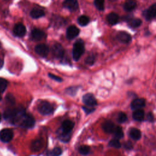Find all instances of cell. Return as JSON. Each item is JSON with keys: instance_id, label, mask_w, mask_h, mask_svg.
<instances>
[{"instance_id": "6da1fadb", "label": "cell", "mask_w": 156, "mask_h": 156, "mask_svg": "<svg viewBox=\"0 0 156 156\" xmlns=\"http://www.w3.org/2000/svg\"><path fill=\"white\" fill-rule=\"evenodd\" d=\"M74 124L71 120H65L62 124L61 127L57 130V134L58 139L64 142L67 143L71 138V132L74 127Z\"/></svg>"}, {"instance_id": "7a4b0ae2", "label": "cell", "mask_w": 156, "mask_h": 156, "mask_svg": "<svg viewBox=\"0 0 156 156\" xmlns=\"http://www.w3.org/2000/svg\"><path fill=\"white\" fill-rule=\"evenodd\" d=\"M35 124V119L34 117L27 113L23 114L20 119L18 121L16 125H18L21 127L29 129L32 127Z\"/></svg>"}, {"instance_id": "3957f363", "label": "cell", "mask_w": 156, "mask_h": 156, "mask_svg": "<svg viewBox=\"0 0 156 156\" xmlns=\"http://www.w3.org/2000/svg\"><path fill=\"white\" fill-rule=\"evenodd\" d=\"M85 51L84 43L81 40L79 39L77 40L73 45V57L76 61L78 60L80 57L82 55Z\"/></svg>"}, {"instance_id": "277c9868", "label": "cell", "mask_w": 156, "mask_h": 156, "mask_svg": "<svg viewBox=\"0 0 156 156\" xmlns=\"http://www.w3.org/2000/svg\"><path fill=\"white\" fill-rule=\"evenodd\" d=\"M39 113L43 115H48L52 113L53 112V108L52 105L48 102H40L37 107Z\"/></svg>"}, {"instance_id": "5b68a950", "label": "cell", "mask_w": 156, "mask_h": 156, "mask_svg": "<svg viewBox=\"0 0 156 156\" xmlns=\"http://www.w3.org/2000/svg\"><path fill=\"white\" fill-rule=\"evenodd\" d=\"M13 137V132L12 129L5 128L0 131V140L4 143L10 141Z\"/></svg>"}, {"instance_id": "8992f818", "label": "cell", "mask_w": 156, "mask_h": 156, "mask_svg": "<svg viewBox=\"0 0 156 156\" xmlns=\"http://www.w3.org/2000/svg\"><path fill=\"white\" fill-rule=\"evenodd\" d=\"M143 15L146 20H151L156 16V3L152 4L143 12Z\"/></svg>"}, {"instance_id": "52a82bcc", "label": "cell", "mask_w": 156, "mask_h": 156, "mask_svg": "<svg viewBox=\"0 0 156 156\" xmlns=\"http://www.w3.org/2000/svg\"><path fill=\"white\" fill-rule=\"evenodd\" d=\"M82 101L88 107H93L97 105V101L96 98H94V95L91 93H87L83 95Z\"/></svg>"}, {"instance_id": "ba28073f", "label": "cell", "mask_w": 156, "mask_h": 156, "mask_svg": "<svg viewBox=\"0 0 156 156\" xmlns=\"http://www.w3.org/2000/svg\"><path fill=\"white\" fill-rule=\"evenodd\" d=\"M51 51L53 55L57 58H62L64 55V49L58 43L53 44L51 48Z\"/></svg>"}, {"instance_id": "9c48e42d", "label": "cell", "mask_w": 156, "mask_h": 156, "mask_svg": "<svg viewBox=\"0 0 156 156\" xmlns=\"http://www.w3.org/2000/svg\"><path fill=\"white\" fill-rule=\"evenodd\" d=\"M35 51L40 56L45 57L48 55L49 49L47 45L44 44H40L37 45L35 47Z\"/></svg>"}, {"instance_id": "30bf717a", "label": "cell", "mask_w": 156, "mask_h": 156, "mask_svg": "<svg viewBox=\"0 0 156 156\" xmlns=\"http://www.w3.org/2000/svg\"><path fill=\"white\" fill-rule=\"evenodd\" d=\"M13 32L15 36L18 37H22L26 34V29L25 26L23 24L18 23L13 27Z\"/></svg>"}, {"instance_id": "8fae6325", "label": "cell", "mask_w": 156, "mask_h": 156, "mask_svg": "<svg viewBox=\"0 0 156 156\" xmlns=\"http://www.w3.org/2000/svg\"><path fill=\"white\" fill-rule=\"evenodd\" d=\"M79 29L74 26H71L67 28L66 35L68 39L72 40L76 38L79 35Z\"/></svg>"}, {"instance_id": "7c38bea8", "label": "cell", "mask_w": 156, "mask_h": 156, "mask_svg": "<svg viewBox=\"0 0 156 156\" xmlns=\"http://www.w3.org/2000/svg\"><path fill=\"white\" fill-rule=\"evenodd\" d=\"M116 38H117V40L119 41L121 43H126V44L129 43L132 40L131 35L127 32L124 31L119 32L117 34Z\"/></svg>"}, {"instance_id": "4fadbf2b", "label": "cell", "mask_w": 156, "mask_h": 156, "mask_svg": "<svg viewBox=\"0 0 156 156\" xmlns=\"http://www.w3.org/2000/svg\"><path fill=\"white\" fill-rule=\"evenodd\" d=\"M146 105L145 100L143 98H136L133 100L130 104V107L133 110H140L143 108Z\"/></svg>"}, {"instance_id": "5bb4252c", "label": "cell", "mask_w": 156, "mask_h": 156, "mask_svg": "<svg viewBox=\"0 0 156 156\" xmlns=\"http://www.w3.org/2000/svg\"><path fill=\"white\" fill-rule=\"evenodd\" d=\"M31 37L35 41H41L46 38V34L38 29H34L31 32Z\"/></svg>"}, {"instance_id": "9a60e30c", "label": "cell", "mask_w": 156, "mask_h": 156, "mask_svg": "<svg viewBox=\"0 0 156 156\" xmlns=\"http://www.w3.org/2000/svg\"><path fill=\"white\" fill-rule=\"evenodd\" d=\"M115 127L114 123L109 120L105 121L102 124V129L107 133H112Z\"/></svg>"}, {"instance_id": "2e32d148", "label": "cell", "mask_w": 156, "mask_h": 156, "mask_svg": "<svg viewBox=\"0 0 156 156\" xmlns=\"http://www.w3.org/2000/svg\"><path fill=\"white\" fill-rule=\"evenodd\" d=\"M63 6L69 10L73 12L78 8V2L76 0H66L63 2Z\"/></svg>"}, {"instance_id": "e0dca14e", "label": "cell", "mask_w": 156, "mask_h": 156, "mask_svg": "<svg viewBox=\"0 0 156 156\" xmlns=\"http://www.w3.org/2000/svg\"><path fill=\"white\" fill-rule=\"evenodd\" d=\"M43 145V141L41 139H36L32 141L30 149L33 152L39 151Z\"/></svg>"}, {"instance_id": "ac0fdd59", "label": "cell", "mask_w": 156, "mask_h": 156, "mask_svg": "<svg viewBox=\"0 0 156 156\" xmlns=\"http://www.w3.org/2000/svg\"><path fill=\"white\" fill-rule=\"evenodd\" d=\"M129 136L133 140H138L141 136V133L140 130L136 128H131L129 130Z\"/></svg>"}, {"instance_id": "d6986e66", "label": "cell", "mask_w": 156, "mask_h": 156, "mask_svg": "<svg viewBox=\"0 0 156 156\" xmlns=\"http://www.w3.org/2000/svg\"><path fill=\"white\" fill-rule=\"evenodd\" d=\"M107 21L111 25L116 24L119 21V16L117 13L112 12L107 16Z\"/></svg>"}, {"instance_id": "ffe728a7", "label": "cell", "mask_w": 156, "mask_h": 156, "mask_svg": "<svg viewBox=\"0 0 156 156\" xmlns=\"http://www.w3.org/2000/svg\"><path fill=\"white\" fill-rule=\"evenodd\" d=\"M132 118L136 121H142L144 118V112L143 110H136L132 113Z\"/></svg>"}, {"instance_id": "44dd1931", "label": "cell", "mask_w": 156, "mask_h": 156, "mask_svg": "<svg viewBox=\"0 0 156 156\" xmlns=\"http://www.w3.org/2000/svg\"><path fill=\"white\" fill-rule=\"evenodd\" d=\"M30 16L34 19H37L40 17H42L44 15V12L38 8H34L30 12Z\"/></svg>"}, {"instance_id": "7402d4cb", "label": "cell", "mask_w": 156, "mask_h": 156, "mask_svg": "<svg viewBox=\"0 0 156 156\" xmlns=\"http://www.w3.org/2000/svg\"><path fill=\"white\" fill-rule=\"evenodd\" d=\"M136 2L132 0L126 1L123 5L124 9L127 12H132L136 8Z\"/></svg>"}, {"instance_id": "603a6c76", "label": "cell", "mask_w": 156, "mask_h": 156, "mask_svg": "<svg viewBox=\"0 0 156 156\" xmlns=\"http://www.w3.org/2000/svg\"><path fill=\"white\" fill-rule=\"evenodd\" d=\"M62 154V149L59 147H56L52 150L46 151L44 156H60Z\"/></svg>"}, {"instance_id": "cb8c5ba5", "label": "cell", "mask_w": 156, "mask_h": 156, "mask_svg": "<svg viewBox=\"0 0 156 156\" xmlns=\"http://www.w3.org/2000/svg\"><path fill=\"white\" fill-rule=\"evenodd\" d=\"M142 23L141 20L140 18H132L129 22V26L132 28H137L141 26Z\"/></svg>"}, {"instance_id": "d4e9b609", "label": "cell", "mask_w": 156, "mask_h": 156, "mask_svg": "<svg viewBox=\"0 0 156 156\" xmlns=\"http://www.w3.org/2000/svg\"><path fill=\"white\" fill-rule=\"evenodd\" d=\"M113 133L115 138L118 139V140H119V139L123 138V136H124V133H123L122 129L119 126L115 127V129Z\"/></svg>"}, {"instance_id": "484cf974", "label": "cell", "mask_w": 156, "mask_h": 156, "mask_svg": "<svg viewBox=\"0 0 156 156\" xmlns=\"http://www.w3.org/2000/svg\"><path fill=\"white\" fill-rule=\"evenodd\" d=\"M89 21H90L89 18L85 15L80 16L77 19V22L79 23V24L81 26H85L87 25L88 24Z\"/></svg>"}, {"instance_id": "4316f807", "label": "cell", "mask_w": 156, "mask_h": 156, "mask_svg": "<svg viewBox=\"0 0 156 156\" xmlns=\"http://www.w3.org/2000/svg\"><path fill=\"white\" fill-rule=\"evenodd\" d=\"M78 151L82 155H87L90 152V147L87 145H82L79 147Z\"/></svg>"}, {"instance_id": "83f0119b", "label": "cell", "mask_w": 156, "mask_h": 156, "mask_svg": "<svg viewBox=\"0 0 156 156\" xmlns=\"http://www.w3.org/2000/svg\"><path fill=\"white\" fill-rule=\"evenodd\" d=\"M108 146L110 147H115L116 149H119L121 147V144L119 142V140L116 139V138H113L112 140H111L108 144Z\"/></svg>"}, {"instance_id": "f1b7e54d", "label": "cell", "mask_w": 156, "mask_h": 156, "mask_svg": "<svg viewBox=\"0 0 156 156\" xmlns=\"http://www.w3.org/2000/svg\"><path fill=\"white\" fill-rule=\"evenodd\" d=\"M116 120L119 123H124L127 120V116L126 113L121 112L118 114Z\"/></svg>"}, {"instance_id": "f546056e", "label": "cell", "mask_w": 156, "mask_h": 156, "mask_svg": "<svg viewBox=\"0 0 156 156\" xmlns=\"http://www.w3.org/2000/svg\"><path fill=\"white\" fill-rule=\"evenodd\" d=\"M94 6L99 10H104V1L102 0H96L94 1Z\"/></svg>"}, {"instance_id": "4dcf8cb0", "label": "cell", "mask_w": 156, "mask_h": 156, "mask_svg": "<svg viewBox=\"0 0 156 156\" xmlns=\"http://www.w3.org/2000/svg\"><path fill=\"white\" fill-rule=\"evenodd\" d=\"M7 85V81L3 78L0 77V93H2L5 90Z\"/></svg>"}, {"instance_id": "1f68e13d", "label": "cell", "mask_w": 156, "mask_h": 156, "mask_svg": "<svg viewBox=\"0 0 156 156\" xmlns=\"http://www.w3.org/2000/svg\"><path fill=\"white\" fill-rule=\"evenodd\" d=\"M95 61V57L93 55H90L88 57H87V58L85 60V62L87 64L91 65L94 63Z\"/></svg>"}, {"instance_id": "d6a6232c", "label": "cell", "mask_w": 156, "mask_h": 156, "mask_svg": "<svg viewBox=\"0 0 156 156\" xmlns=\"http://www.w3.org/2000/svg\"><path fill=\"white\" fill-rule=\"evenodd\" d=\"M124 147L127 150H131L133 148V144L130 141H126L124 143Z\"/></svg>"}, {"instance_id": "836d02e7", "label": "cell", "mask_w": 156, "mask_h": 156, "mask_svg": "<svg viewBox=\"0 0 156 156\" xmlns=\"http://www.w3.org/2000/svg\"><path fill=\"white\" fill-rule=\"evenodd\" d=\"M48 76H49V77L51 79H53V80H55V81H57V82H60L62 81V79L61 77H58V76H55V75H54V74H52L49 73V74H48Z\"/></svg>"}, {"instance_id": "e575fe53", "label": "cell", "mask_w": 156, "mask_h": 156, "mask_svg": "<svg viewBox=\"0 0 156 156\" xmlns=\"http://www.w3.org/2000/svg\"><path fill=\"white\" fill-rule=\"evenodd\" d=\"M146 120L148 121L149 122H153V121H154V115H153V113L151 112H149L147 114Z\"/></svg>"}, {"instance_id": "d590c367", "label": "cell", "mask_w": 156, "mask_h": 156, "mask_svg": "<svg viewBox=\"0 0 156 156\" xmlns=\"http://www.w3.org/2000/svg\"><path fill=\"white\" fill-rule=\"evenodd\" d=\"M82 108L84 110V111L85 112V113H88V114L90 113H92L94 110V108L90 107H83Z\"/></svg>"}, {"instance_id": "8d00e7d4", "label": "cell", "mask_w": 156, "mask_h": 156, "mask_svg": "<svg viewBox=\"0 0 156 156\" xmlns=\"http://www.w3.org/2000/svg\"><path fill=\"white\" fill-rule=\"evenodd\" d=\"M6 99L8 100V101H9L10 103H14V98L12 96L10 95V97H9V95H7L6 96Z\"/></svg>"}, {"instance_id": "74e56055", "label": "cell", "mask_w": 156, "mask_h": 156, "mask_svg": "<svg viewBox=\"0 0 156 156\" xmlns=\"http://www.w3.org/2000/svg\"><path fill=\"white\" fill-rule=\"evenodd\" d=\"M3 64H4V62H3V60L2 58H0V69L3 66Z\"/></svg>"}, {"instance_id": "f35d334b", "label": "cell", "mask_w": 156, "mask_h": 156, "mask_svg": "<svg viewBox=\"0 0 156 156\" xmlns=\"http://www.w3.org/2000/svg\"><path fill=\"white\" fill-rule=\"evenodd\" d=\"M1 98H2V97H1V93H0V101L1 100Z\"/></svg>"}, {"instance_id": "ab89813d", "label": "cell", "mask_w": 156, "mask_h": 156, "mask_svg": "<svg viewBox=\"0 0 156 156\" xmlns=\"http://www.w3.org/2000/svg\"><path fill=\"white\" fill-rule=\"evenodd\" d=\"M1 114H0V121H1Z\"/></svg>"}, {"instance_id": "60d3db41", "label": "cell", "mask_w": 156, "mask_h": 156, "mask_svg": "<svg viewBox=\"0 0 156 156\" xmlns=\"http://www.w3.org/2000/svg\"><path fill=\"white\" fill-rule=\"evenodd\" d=\"M0 46H1V43H0Z\"/></svg>"}]
</instances>
